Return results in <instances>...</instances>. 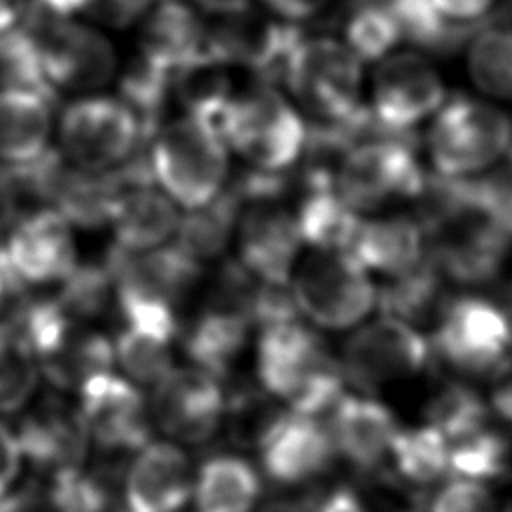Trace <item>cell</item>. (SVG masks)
<instances>
[{
  "instance_id": "cell-1",
  "label": "cell",
  "mask_w": 512,
  "mask_h": 512,
  "mask_svg": "<svg viewBox=\"0 0 512 512\" xmlns=\"http://www.w3.org/2000/svg\"><path fill=\"white\" fill-rule=\"evenodd\" d=\"M254 378L284 408L314 418L326 416L346 386L328 340L302 318L256 330Z\"/></svg>"
},
{
  "instance_id": "cell-2",
  "label": "cell",
  "mask_w": 512,
  "mask_h": 512,
  "mask_svg": "<svg viewBox=\"0 0 512 512\" xmlns=\"http://www.w3.org/2000/svg\"><path fill=\"white\" fill-rule=\"evenodd\" d=\"M106 252L114 268L116 320L178 336L180 320L202 286L204 264L174 242L144 252H124L110 244Z\"/></svg>"
},
{
  "instance_id": "cell-3",
  "label": "cell",
  "mask_w": 512,
  "mask_h": 512,
  "mask_svg": "<svg viewBox=\"0 0 512 512\" xmlns=\"http://www.w3.org/2000/svg\"><path fill=\"white\" fill-rule=\"evenodd\" d=\"M278 84L310 122L358 124L370 118L364 62L342 40L302 34Z\"/></svg>"
},
{
  "instance_id": "cell-4",
  "label": "cell",
  "mask_w": 512,
  "mask_h": 512,
  "mask_svg": "<svg viewBox=\"0 0 512 512\" xmlns=\"http://www.w3.org/2000/svg\"><path fill=\"white\" fill-rule=\"evenodd\" d=\"M218 132L244 166L266 172L294 170L308 134V122L276 84L252 78L238 86Z\"/></svg>"
},
{
  "instance_id": "cell-5",
  "label": "cell",
  "mask_w": 512,
  "mask_h": 512,
  "mask_svg": "<svg viewBox=\"0 0 512 512\" xmlns=\"http://www.w3.org/2000/svg\"><path fill=\"white\" fill-rule=\"evenodd\" d=\"M154 184L184 210L214 200L230 180V150L218 128L178 114L144 144Z\"/></svg>"
},
{
  "instance_id": "cell-6",
  "label": "cell",
  "mask_w": 512,
  "mask_h": 512,
  "mask_svg": "<svg viewBox=\"0 0 512 512\" xmlns=\"http://www.w3.org/2000/svg\"><path fill=\"white\" fill-rule=\"evenodd\" d=\"M426 182L414 136L390 134L378 126L346 150L334 176L340 198L364 216L418 202Z\"/></svg>"
},
{
  "instance_id": "cell-7",
  "label": "cell",
  "mask_w": 512,
  "mask_h": 512,
  "mask_svg": "<svg viewBox=\"0 0 512 512\" xmlns=\"http://www.w3.org/2000/svg\"><path fill=\"white\" fill-rule=\"evenodd\" d=\"M16 326L52 390L76 396L90 378L114 370L112 336L100 324L62 312L52 294L34 296Z\"/></svg>"
},
{
  "instance_id": "cell-8",
  "label": "cell",
  "mask_w": 512,
  "mask_h": 512,
  "mask_svg": "<svg viewBox=\"0 0 512 512\" xmlns=\"http://www.w3.org/2000/svg\"><path fill=\"white\" fill-rule=\"evenodd\" d=\"M20 22L34 40L42 78L56 98L96 94L116 80L120 58L102 28L40 6Z\"/></svg>"
},
{
  "instance_id": "cell-9",
  "label": "cell",
  "mask_w": 512,
  "mask_h": 512,
  "mask_svg": "<svg viewBox=\"0 0 512 512\" xmlns=\"http://www.w3.org/2000/svg\"><path fill=\"white\" fill-rule=\"evenodd\" d=\"M512 144V120L496 104L452 96L438 108L426 130V156L440 178H474L486 174Z\"/></svg>"
},
{
  "instance_id": "cell-10",
  "label": "cell",
  "mask_w": 512,
  "mask_h": 512,
  "mask_svg": "<svg viewBox=\"0 0 512 512\" xmlns=\"http://www.w3.org/2000/svg\"><path fill=\"white\" fill-rule=\"evenodd\" d=\"M290 288L300 316L324 332H350L378 300L370 272L346 250H302Z\"/></svg>"
},
{
  "instance_id": "cell-11",
  "label": "cell",
  "mask_w": 512,
  "mask_h": 512,
  "mask_svg": "<svg viewBox=\"0 0 512 512\" xmlns=\"http://www.w3.org/2000/svg\"><path fill=\"white\" fill-rule=\"evenodd\" d=\"M428 340L436 364L460 378H488L512 352V324L500 302L468 290L444 298Z\"/></svg>"
},
{
  "instance_id": "cell-12",
  "label": "cell",
  "mask_w": 512,
  "mask_h": 512,
  "mask_svg": "<svg viewBox=\"0 0 512 512\" xmlns=\"http://www.w3.org/2000/svg\"><path fill=\"white\" fill-rule=\"evenodd\" d=\"M338 362L344 382L370 396L428 376L436 368L428 336L384 314L350 330L340 346Z\"/></svg>"
},
{
  "instance_id": "cell-13",
  "label": "cell",
  "mask_w": 512,
  "mask_h": 512,
  "mask_svg": "<svg viewBox=\"0 0 512 512\" xmlns=\"http://www.w3.org/2000/svg\"><path fill=\"white\" fill-rule=\"evenodd\" d=\"M54 134L64 160L88 172L118 168L144 146L134 112L118 96L98 92L70 100L56 116Z\"/></svg>"
},
{
  "instance_id": "cell-14",
  "label": "cell",
  "mask_w": 512,
  "mask_h": 512,
  "mask_svg": "<svg viewBox=\"0 0 512 512\" xmlns=\"http://www.w3.org/2000/svg\"><path fill=\"white\" fill-rule=\"evenodd\" d=\"M24 470L54 482L80 472L90 462L92 444L72 396L46 388L20 412L14 428Z\"/></svg>"
},
{
  "instance_id": "cell-15",
  "label": "cell",
  "mask_w": 512,
  "mask_h": 512,
  "mask_svg": "<svg viewBox=\"0 0 512 512\" xmlns=\"http://www.w3.org/2000/svg\"><path fill=\"white\" fill-rule=\"evenodd\" d=\"M444 102L446 82L428 54L414 48L394 50L376 62L366 106L380 130L414 136V128Z\"/></svg>"
},
{
  "instance_id": "cell-16",
  "label": "cell",
  "mask_w": 512,
  "mask_h": 512,
  "mask_svg": "<svg viewBox=\"0 0 512 512\" xmlns=\"http://www.w3.org/2000/svg\"><path fill=\"white\" fill-rule=\"evenodd\" d=\"M148 404L158 430L180 446H202L216 438L224 420L226 384L192 366H174L152 388Z\"/></svg>"
},
{
  "instance_id": "cell-17",
  "label": "cell",
  "mask_w": 512,
  "mask_h": 512,
  "mask_svg": "<svg viewBox=\"0 0 512 512\" xmlns=\"http://www.w3.org/2000/svg\"><path fill=\"white\" fill-rule=\"evenodd\" d=\"M76 406L92 450L106 458H128L154 438L148 396L114 370L90 378L76 392Z\"/></svg>"
},
{
  "instance_id": "cell-18",
  "label": "cell",
  "mask_w": 512,
  "mask_h": 512,
  "mask_svg": "<svg viewBox=\"0 0 512 512\" xmlns=\"http://www.w3.org/2000/svg\"><path fill=\"white\" fill-rule=\"evenodd\" d=\"M236 260L258 280L288 284L304 250L290 198L242 204L234 246Z\"/></svg>"
},
{
  "instance_id": "cell-19",
  "label": "cell",
  "mask_w": 512,
  "mask_h": 512,
  "mask_svg": "<svg viewBox=\"0 0 512 512\" xmlns=\"http://www.w3.org/2000/svg\"><path fill=\"white\" fill-rule=\"evenodd\" d=\"M0 248L12 270L30 288H56L80 262L76 228L54 208L22 216Z\"/></svg>"
},
{
  "instance_id": "cell-20",
  "label": "cell",
  "mask_w": 512,
  "mask_h": 512,
  "mask_svg": "<svg viewBox=\"0 0 512 512\" xmlns=\"http://www.w3.org/2000/svg\"><path fill=\"white\" fill-rule=\"evenodd\" d=\"M254 452L260 474L276 488L314 484L330 470L336 456L326 424L292 410L270 426Z\"/></svg>"
},
{
  "instance_id": "cell-21",
  "label": "cell",
  "mask_w": 512,
  "mask_h": 512,
  "mask_svg": "<svg viewBox=\"0 0 512 512\" xmlns=\"http://www.w3.org/2000/svg\"><path fill=\"white\" fill-rule=\"evenodd\" d=\"M194 472L184 446L152 438L122 468V502L128 512H184L190 506Z\"/></svg>"
},
{
  "instance_id": "cell-22",
  "label": "cell",
  "mask_w": 512,
  "mask_h": 512,
  "mask_svg": "<svg viewBox=\"0 0 512 512\" xmlns=\"http://www.w3.org/2000/svg\"><path fill=\"white\" fill-rule=\"evenodd\" d=\"M124 188L114 202L108 228L124 252H144L174 238L180 208L154 184L148 166L136 158L122 164Z\"/></svg>"
},
{
  "instance_id": "cell-23",
  "label": "cell",
  "mask_w": 512,
  "mask_h": 512,
  "mask_svg": "<svg viewBox=\"0 0 512 512\" xmlns=\"http://www.w3.org/2000/svg\"><path fill=\"white\" fill-rule=\"evenodd\" d=\"M326 428L336 454L362 478L380 472L400 430L394 412L370 394H342L326 414Z\"/></svg>"
},
{
  "instance_id": "cell-24",
  "label": "cell",
  "mask_w": 512,
  "mask_h": 512,
  "mask_svg": "<svg viewBox=\"0 0 512 512\" xmlns=\"http://www.w3.org/2000/svg\"><path fill=\"white\" fill-rule=\"evenodd\" d=\"M348 252L384 280L412 270L426 258V234L414 214L388 210L360 218Z\"/></svg>"
},
{
  "instance_id": "cell-25",
  "label": "cell",
  "mask_w": 512,
  "mask_h": 512,
  "mask_svg": "<svg viewBox=\"0 0 512 512\" xmlns=\"http://www.w3.org/2000/svg\"><path fill=\"white\" fill-rule=\"evenodd\" d=\"M136 54L152 66L174 72L206 54V22L184 0H158L138 22Z\"/></svg>"
},
{
  "instance_id": "cell-26",
  "label": "cell",
  "mask_w": 512,
  "mask_h": 512,
  "mask_svg": "<svg viewBox=\"0 0 512 512\" xmlns=\"http://www.w3.org/2000/svg\"><path fill=\"white\" fill-rule=\"evenodd\" d=\"M56 102L36 88H0V164H26L52 148Z\"/></svg>"
},
{
  "instance_id": "cell-27",
  "label": "cell",
  "mask_w": 512,
  "mask_h": 512,
  "mask_svg": "<svg viewBox=\"0 0 512 512\" xmlns=\"http://www.w3.org/2000/svg\"><path fill=\"white\" fill-rule=\"evenodd\" d=\"M444 476H448V440L442 432L424 422L398 430L388 462L372 484L412 492V496L420 500L426 488Z\"/></svg>"
},
{
  "instance_id": "cell-28",
  "label": "cell",
  "mask_w": 512,
  "mask_h": 512,
  "mask_svg": "<svg viewBox=\"0 0 512 512\" xmlns=\"http://www.w3.org/2000/svg\"><path fill=\"white\" fill-rule=\"evenodd\" d=\"M264 494L260 470L240 452H216L194 472L192 512H254Z\"/></svg>"
},
{
  "instance_id": "cell-29",
  "label": "cell",
  "mask_w": 512,
  "mask_h": 512,
  "mask_svg": "<svg viewBox=\"0 0 512 512\" xmlns=\"http://www.w3.org/2000/svg\"><path fill=\"white\" fill-rule=\"evenodd\" d=\"M292 206L304 248L348 252L360 214L340 198L336 186L296 182Z\"/></svg>"
},
{
  "instance_id": "cell-30",
  "label": "cell",
  "mask_w": 512,
  "mask_h": 512,
  "mask_svg": "<svg viewBox=\"0 0 512 512\" xmlns=\"http://www.w3.org/2000/svg\"><path fill=\"white\" fill-rule=\"evenodd\" d=\"M234 68L212 54H202L172 72L170 94L178 114L204 120L218 128V122L238 90Z\"/></svg>"
},
{
  "instance_id": "cell-31",
  "label": "cell",
  "mask_w": 512,
  "mask_h": 512,
  "mask_svg": "<svg viewBox=\"0 0 512 512\" xmlns=\"http://www.w3.org/2000/svg\"><path fill=\"white\" fill-rule=\"evenodd\" d=\"M240 210V198L226 184L214 200L180 214L174 244L200 264L220 262L234 246Z\"/></svg>"
},
{
  "instance_id": "cell-32",
  "label": "cell",
  "mask_w": 512,
  "mask_h": 512,
  "mask_svg": "<svg viewBox=\"0 0 512 512\" xmlns=\"http://www.w3.org/2000/svg\"><path fill=\"white\" fill-rule=\"evenodd\" d=\"M176 334L134 322H118L112 334L114 366L118 374L140 388H152L168 370H172L178 352Z\"/></svg>"
},
{
  "instance_id": "cell-33",
  "label": "cell",
  "mask_w": 512,
  "mask_h": 512,
  "mask_svg": "<svg viewBox=\"0 0 512 512\" xmlns=\"http://www.w3.org/2000/svg\"><path fill=\"white\" fill-rule=\"evenodd\" d=\"M446 280L436 268V264L426 258L416 264L412 270L388 278L378 288V300L376 308H380V314L398 318L410 326H432L446 292Z\"/></svg>"
},
{
  "instance_id": "cell-34",
  "label": "cell",
  "mask_w": 512,
  "mask_h": 512,
  "mask_svg": "<svg viewBox=\"0 0 512 512\" xmlns=\"http://www.w3.org/2000/svg\"><path fill=\"white\" fill-rule=\"evenodd\" d=\"M226 384L224 420L220 432H224L230 446L238 450H256L270 426L288 410L276 398H272L256 378L230 376Z\"/></svg>"
},
{
  "instance_id": "cell-35",
  "label": "cell",
  "mask_w": 512,
  "mask_h": 512,
  "mask_svg": "<svg viewBox=\"0 0 512 512\" xmlns=\"http://www.w3.org/2000/svg\"><path fill=\"white\" fill-rule=\"evenodd\" d=\"M54 300L68 316L100 324L116 316V282L108 252L100 258L82 260L72 274L54 290Z\"/></svg>"
},
{
  "instance_id": "cell-36",
  "label": "cell",
  "mask_w": 512,
  "mask_h": 512,
  "mask_svg": "<svg viewBox=\"0 0 512 512\" xmlns=\"http://www.w3.org/2000/svg\"><path fill=\"white\" fill-rule=\"evenodd\" d=\"M386 6L398 26L400 42L428 56L452 54L476 30V26L450 22L432 0H386Z\"/></svg>"
},
{
  "instance_id": "cell-37",
  "label": "cell",
  "mask_w": 512,
  "mask_h": 512,
  "mask_svg": "<svg viewBox=\"0 0 512 512\" xmlns=\"http://www.w3.org/2000/svg\"><path fill=\"white\" fill-rule=\"evenodd\" d=\"M448 474L476 482L512 474V440L490 422L448 442Z\"/></svg>"
},
{
  "instance_id": "cell-38",
  "label": "cell",
  "mask_w": 512,
  "mask_h": 512,
  "mask_svg": "<svg viewBox=\"0 0 512 512\" xmlns=\"http://www.w3.org/2000/svg\"><path fill=\"white\" fill-rule=\"evenodd\" d=\"M466 74L486 98L512 100V28H476L466 44Z\"/></svg>"
},
{
  "instance_id": "cell-39",
  "label": "cell",
  "mask_w": 512,
  "mask_h": 512,
  "mask_svg": "<svg viewBox=\"0 0 512 512\" xmlns=\"http://www.w3.org/2000/svg\"><path fill=\"white\" fill-rule=\"evenodd\" d=\"M34 352L14 324H0V416L20 414L40 390Z\"/></svg>"
},
{
  "instance_id": "cell-40",
  "label": "cell",
  "mask_w": 512,
  "mask_h": 512,
  "mask_svg": "<svg viewBox=\"0 0 512 512\" xmlns=\"http://www.w3.org/2000/svg\"><path fill=\"white\" fill-rule=\"evenodd\" d=\"M424 422L434 426L450 442L490 422L488 402L462 378H444L428 394Z\"/></svg>"
},
{
  "instance_id": "cell-41",
  "label": "cell",
  "mask_w": 512,
  "mask_h": 512,
  "mask_svg": "<svg viewBox=\"0 0 512 512\" xmlns=\"http://www.w3.org/2000/svg\"><path fill=\"white\" fill-rule=\"evenodd\" d=\"M362 62H378L400 44L398 26L386 0L350 4L342 40Z\"/></svg>"
},
{
  "instance_id": "cell-42",
  "label": "cell",
  "mask_w": 512,
  "mask_h": 512,
  "mask_svg": "<svg viewBox=\"0 0 512 512\" xmlns=\"http://www.w3.org/2000/svg\"><path fill=\"white\" fill-rule=\"evenodd\" d=\"M428 512H500L484 482L454 478L430 500Z\"/></svg>"
},
{
  "instance_id": "cell-43",
  "label": "cell",
  "mask_w": 512,
  "mask_h": 512,
  "mask_svg": "<svg viewBox=\"0 0 512 512\" xmlns=\"http://www.w3.org/2000/svg\"><path fill=\"white\" fill-rule=\"evenodd\" d=\"M152 4L154 0H82L78 14L98 28L126 30L136 26Z\"/></svg>"
},
{
  "instance_id": "cell-44",
  "label": "cell",
  "mask_w": 512,
  "mask_h": 512,
  "mask_svg": "<svg viewBox=\"0 0 512 512\" xmlns=\"http://www.w3.org/2000/svg\"><path fill=\"white\" fill-rule=\"evenodd\" d=\"M32 298V288L20 280L0 248V324L16 326Z\"/></svg>"
},
{
  "instance_id": "cell-45",
  "label": "cell",
  "mask_w": 512,
  "mask_h": 512,
  "mask_svg": "<svg viewBox=\"0 0 512 512\" xmlns=\"http://www.w3.org/2000/svg\"><path fill=\"white\" fill-rule=\"evenodd\" d=\"M24 474V460L20 444L12 426L0 416V498L10 492V488Z\"/></svg>"
},
{
  "instance_id": "cell-46",
  "label": "cell",
  "mask_w": 512,
  "mask_h": 512,
  "mask_svg": "<svg viewBox=\"0 0 512 512\" xmlns=\"http://www.w3.org/2000/svg\"><path fill=\"white\" fill-rule=\"evenodd\" d=\"M488 382L490 392L486 402L490 412L512 424V352L496 366Z\"/></svg>"
},
{
  "instance_id": "cell-47",
  "label": "cell",
  "mask_w": 512,
  "mask_h": 512,
  "mask_svg": "<svg viewBox=\"0 0 512 512\" xmlns=\"http://www.w3.org/2000/svg\"><path fill=\"white\" fill-rule=\"evenodd\" d=\"M258 2L280 20L292 22V24L312 20L332 4V0H258Z\"/></svg>"
},
{
  "instance_id": "cell-48",
  "label": "cell",
  "mask_w": 512,
  "mask_h": 512,
  "mask_svg": "<svg viewBox=\"0 0 512 512\" xmlns=\"http://www.w3.org/2000/svg\"><path fill=\"white\" fill-rule=\"evenodd\" d=\"M316 512H368L364 496L350 484H336L322 490Z\"/></svg>"
},
{
  "instance_id": "cell-49",
  "label": "cell",
  "mask_w": 512,
  "mask_h": 512,
  "mask_svg": "<svg viewBox=\"0 0 512 512\" xmlns=\"http://www.w3.org/2000/svg\"><path fill=\"white\" fill-rule=\"evenodd\" d=\"M432 2L450 22L476 26L492 10L496 0H432Z\"/></svg>"
},
{
  "instance_id": "cell-50",
  "label": "cell",
  "mask_w": 512,
  "mask_h": 512,
  "mask_svg": "<svg viewBox=\"0 0 512 512\" xmlns=\"http://www.w3.org/2000/svg\"><path fill=\"white\" fill-rule=\"evenodd\" d=\"M26 14V0H0V34L14 28Z\"/></svg>"
},
{
  "instance_id": "cell-51",
  "label": "cell",
  "mask_w": 512,
  "mask_h": 512,
  "mask_svg": "<svg viewBox=\"0 0 512 512\" xmlns=\"http://www.w3.org/2000/svg\"><path fill=\"white\" fill-rule=\"evenodd\" d=\"M194 2L200 12L204 10V12H210L212 16L232 12V10H238L248 4V0H194Z\"/></svg>"
},
{
  "instance_id": "cell-52",
  "label": "cell",
  "mask_w": 512,
  "mask_h": 512,
  "mask_svg": "<svg viewBox=\"0 0 512 512\" xmlns=\"http://www.w3.org/2000/svg\"><path fill=\"white\" fill-rule=\"evenodd\" d=\"M80 2L82 0H36V6L58 16H74L78 14Z\"/></svg>"
},
{
  "instance_id": "cell-53",
  "label": "cell",
  "mask_w": 512,
  "mask_h": 512,
  "mask_svg": "<svg viewBox=\"0 0 512 512\" xmlns=\"http://www.w3.org/2000/svg\"><path fill=\"white\" fill-rule=\"evenodd\" d=\"M504 278V296H502V306H504V310H506V314H508V318H510V324H512V272L508 274H504L502 276Z\"/></svg>"
},
{
  "instance_id": "cell-54",
  "label": "cell",
  "mask_w": 512,
  "mask_h": 512,
  "mask_svg": "<svg viewBox=\"0 0 512 512\" xmlns=\"http://www.w3.org/2000/svg\"><path fill=\"white\" fill-rule=\"evenodd\" d=\"M500 512H512V502H506V504H504V508H502Z\"/></svg>"
},
{
  "instance_id": "cell-55",
  "label": "cell",
  "mask_w": 512,
  "mask_h": 512,
  "mask_svg": "<svg viewBox=\"0 0 512 512\" xmlns=\"http://www.w3.org/2000/svg\"><path fill=\"white\" fill-rule=\"evenodd\" d=\"M508 166L512 168V144H510V152H508Z\"/></svg>"
},
{
  "instance_id": "cell-56",
  "label": "cell",
  "mask_w": 512,
  "mask_h": 512,
  "mask_svg": "<svg viewBox=\"0 0 512 512\" xmlns=\"http://www.w3.org/2000/svg\"><path fill=\"white\" fill-rule=\"evenodd\" d=\"M398 512H410V510H398Z\"/></svg>"
},
{
  "instance_id": "cell-57",
  "label": "cell",
  "mask_w": 512,
  "mask_h": 512,
  "mask_svg": "<svg viewBox=\"0 0 512 512\" xmlns=\"http://www.w3.org/2000/svg\"><path fill=\"white\" fill-rule=\"evenodd\" d=\"M510 10H512V6H510Z\"/></svg>"
}]
</instances>
